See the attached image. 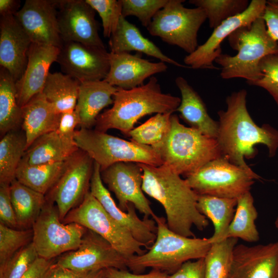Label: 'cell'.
I'll use <instances>...</instances> for the list:
<instances>
[{"label":"cell","mask_w":278,"mask_h":278,"mask_svg":"<svg viewBox=\"0 0 278 278\" xmlns=\"http://www.w3.org/2000/svg\"><path fill=\"white\" fill-rule=\"evenodd\" d=\"M247 96L246 90L241 89L227 97V110L218 112L216 139L222 155L233 164L253 171L245 159H252L257 155L255 146L258 144L266 146L268 156L274 157L278 150V130L268 124L261 126L256 124L247 108Z\"/></svg>","instance_id":"obj_1"},{"label":"cell","mask_w":278,"mask_h":278,"mask_svg":"<svg viewBox=\"0 0 278 278\" xmlns=\"http://www.w3.org/2000/svg\"><path fill=\"white\" fill-rule=\"evenodd\" d=\"M143 170L142 190L164 207L166 224L179 235L195 237L192 227L203 231L208 219L198 210V195L185 179L164 165L154 166L138 163Z\"/></svg>","instance_id":"obj_2"},{"label":"cell","mask_w":278,"mask_h":278,"mask_svg":"<svg viewBox=\"0 0 278 278\" xmlns=\"http://www.w3.org/2000/svg\"><path fill=\"white\" fill-rule=\"evenodd\" d=\"M181 98L163 93L158 79L152 76L145 84L125 90L118 88L112 106L97 117L95 129H115L127 135L142 117L153 113H173Z\"/></svg>","instance_id":"obj_3"},{"label":"cell","mask_w":278,"mask_h":278,"mask_svg":"<svg viewBox=\"0 0 278 278\" xmlns=\"http://www.w3.org/2000/svg\"><path fill=\"white\" fill-rule=\"evenodd\" d=\"M231 48L237 50L234 56L221 54L215 62L221 66L222 79H245L250 83L259 79V67L265 56L278 53V43L268 33L262 16L249 25L236 29L228 38Z\"/></svg>","instance_id":"obj_4"},{"label":"cell","mask_w":278,"mask_h":278,"mask_svg":"<svg viewBox=\"0 0 278 278\" xmlns=\"http://www.w3.org/2000/svg\"><path fill=\"white\" fill-rule=\"evenodd\" d=\"M157 225V237L149 250L127 260L133 273L141 274L146 268L165 272H176L185 262L204 258L211 243L209 238L185 237L171 231L164 217L153 219Z\"/></svg>","instance_id":"obj_5"},{"label":"cell","mask_w":278,"mask_h":278,"mask_svg":"<svg viewBox=\"0 0 278 278\" xmlns=\"http://www.w3.org/2000/svg\"><path fill=\"white\" fill-rule=\"evenodd\" d=\"M157 152L165 165L185 177L222 155L215 138L182 124L177 115L171 116V128L165 142Z\"/></svg>","instance_id":"obj_6"},{"label":"cell","mask_w":278,"mask_h":278,"mask_svg":"<svg viewBox=\"0 0 278 278\" xmlns=\"http://www.w3.org/2000/svg\"><path fill=\"white\" fill-rule=\"evenodd\" d=\"M74 140L77 147L97 163L100 170L120 162L163 165L159 153L153 148L128 141L96 129L76 130Z\"/></svg>","instance_id":"obj_7"},{"label":"cell","mask_w":278,"mask_h":278,"mask_svg":"<svg viewBox=\"0 0 278 278\" xmlns=\"http://www.w3.org/2000/svg\"><path fill=\"white\" fill-rule=\"evenodd\" d=\"M187 185L199 195L238 199L250 191L255 180L262 178L231 163L221 155L185 177Z\"/></svg>","instance_id":"obj_8"},{"label":"cell","mask_w":278,"mask_h":278,"mask_svg":"<svg viewBox=\"0 0 278 278\" xmlns=\"http://www.w3.org/2000/svg\"><path fill=\"white\" fill-rule=\"evenodd\" d=\"M62 222L76 223L97 233L108 241L127 260L142 255L146 246L115 220L89 192L82 202L66 215Z\"/></svg>","instance_id":"obj_9"},{"label":"cell","mask_w":278,"mask_h":278,"mask_svg":"<svg viewBox=\"0 0 278 278\" xmlns=\"http://www.w3.org/2000/svg\"><path fill=\"white\" fill-rule=\"evenodd\" d=\"M183 0H168L147 28L152 36L190 54L198 47V32L207 20L203 9L185 7Z\"/></svg>","instance_id":"obj_10"},{"label":"cell","mask_w":278,"mask_h":278,"mask_svg":"<svg viewBox=\"0 0 278 278\" xmlns=\"http://www.w3.org/2000/svg\"><path fill=\"white\" fill-rule=\"evenodd\" d=\"M32 229L38 256L47 260L77 249L87 230L76 223L61 221L57 206L47 199Z\"/></svg>","instance_id":"obj_11"},{"label":"cell","mask_w":278,"mask_h":278,"mask_svg":"<svg viewBox=\"0 0 278 278\" xmlns=\"http://www.w3.org/2000/svg\"><path fill=\"white\" fill-rule=\"evenodd\" d=\"M94 166L93 160L79 149L65 161L62 175L46 196L57 206L61 221L90 192Z\"/></svg>","instance_id":"obj_12"},{"label":"cell","mask_w":278,"mask_h":278,"mask_svg":"<svg viewBox=\"0 0 278 278\" xmlns=\"http://www.w3.org/2000/svg\"><path fill=\"white\" fill-rule=\"evenodd\" d=\"M55 263L85 272L109 268L127 269V259L100 235L88 229L79 247L60 256Z\"/></svg>","instance_id":"obj_13"},{"label":"cell","mask_w":278,"mask_h":278,"mask_svg":"<svg viewBox=\"0 0 278 278\" xmlns=\"http://www.w3.org/2000/svg\"><path fill=\"white\" fill-rule=\"evenodd\" d=\"M100 175L103 183L115 194L120 210L127 212L131 203L144 217H156L142 190L143 172L138 163L118 162L100 170Z\"/></svg>","instance_id":"obj_14"},{"label":"cell","mask_w":278,"mask_h":278,"mask_svg":"<svg viewBox=\"0 0 278 278\" xmlns=\"http://www.w3.org/2000/svg\"><path fill=\"white\" fill-rule=\"evenodd\" d=\"M57 62L63 73L80 83L103 80L109 71V52L103 48L63 42Z\"/></svg>","instance_id":"obj_15"},{"label":"cell","mask_w":278,"mask_h":278,"mask_svg":"<svg viewBox=\"0 0 278 278\" xmlns=\"http://www.w3.org/2000/svg\"><path fill=\"white\" fill-rule=\"evenodd\" d=\"M59 29L63 42L106 48L99 33L95 11L85 0L57 1Z\"/></svg>","instance_id":"obj_16"},{"label":"cell","mask_w":278,"mask_h":278,"mask_svg":"<svg viewBox=\"0 0 278 278\" xmlns=\"http://www.w3.org/2000/svg\"><path fill=\"white\" fill-rule=\"evenodd\" d=\"M267 1L252 0L242 13L231 17L214 29L207 40L199 45L192 53L184 58V63L193 68H215L213 65L216 59L222 54L221 43L236 29L252 24L262 16Z\"/></svg>","instance_id":"obj_17"},{"label":"cell","mask_w":278,"mask_h":278,"mask_svg":"<svg viewBox=\"0 0 278 278\" xmlns=\"http://www.w3.org/2000/svg\"><path fill=\"white\" fill-rule=\"evenodd\" d=\"M57 1L26 0L15 14L32 43L60 48Z\"/></svg>","instance_id":"obj_18"},{"label":"cell","mask_w":278,"mask_h":278,"mask_svg":"<svg viewBox=\"0 0 278 278\" xmlns=\"http://www.w3.org/2000/svg\"><path fill=\"white\" fill-rule=\"evenodd\" d=\"M90 193L99 202L106 211L117 222L127 229L134 238L147 249L155 241L157 225L153 219H140L134 206L130 203L127 212L120 210L113 199L109 190L105 186L100 175L99 165L94 162L90 183Z\"/></svg>","instance_id":"obj_19"},{"label":"cell","mask_w":278,"mask_h":278,"mask_svg":"<svg viewBox=\"0 0 278 278\" xmlns=\"http://www.w3.org/2000/svg\"><path fill=\"white\" fill-rule=\"evenodd\" d=\"M228 278H278V241L237 244Z\"/></svg>","instance_id":"obj_20"},{"label":"cell","mask_w":278,"mask_h":278,"mask_svg":"<svg viewBox=\"0 0 278 278\" xmlns=\"http://www.w3.org/2000/svg\"><path fill=\"white\" fill-rule=\"evenodd\" d=\"M110 67L103 80L119 89L129 90L140 86L154 75L166 71L168 67L162 61L153 62L138 54L109 52Z\"/></svg>","instance_id":"obj_21"},{"label":"cell","mask_w":278,"mask_h":278,"mask_svg":"<svg viewBox=\"0 0 278 278\" xmlns=\"http://www.w3.org/2000/svg\"><path fill=\"white\" fill-rule=\"evenodd\" d=\"M60 48L32 43L27 55L26 68L15 82L17 99L22 108L36 95L41 93L49 74V68L57 62Z\"/></svg>","instance_id":"obj_22"},{"label":"cell","mask_w":278,"mask_h":278,"mask_svg":"<svg viewBox=\"0 0 278 278\" xmlns=\"http://www.w3.org/2000/svg\"><path fill=\"white\" fill-rule=\"evenodd\" d=\"M32 42L14 15L1 16L0 65L16 82L23 75Z\"/></svg>","instance_id":"obj_23"},{"label":"cell","mask_w":278,"mask_h":278,"mask_svg":"<svg viewBox=\"0 0 278 278\" xmlns=\"http://www.w3.org/2000/svg\"><path fill=\"white\" fill-rule=\"evenodd\" d=\"M117 89L103 80L80 83L75 108L79 115L80 128L92 129L95 126L100 112L113 104Z\"/></svg>","instance_id":"obj_24"},{"label":"cell","mask_w":278,"mask_h":278,"mask_svg":"<svg viewBox=\"0 0 278 278\" xmlns=\"http://www.w3.org/2000/svg\"><path fill=\"white\" fill-rule=\"evenodd\" d=\"M59 117L60 113L42 93L24 106L21 127L26 137L27 149L41 136L56 130Z\"/></svg>","instance_id":"obj_25"},{"label":"cell","mask_w":278,"mask_h":278,"mask_svg":"<svg viewBox=\"0 0 278 278\" xmlns=\"http://www.w3.org/2000/svg\"><path fill=\"white\" fill-rule=\"evenodd\" d=\"M110 53H129L135 51L158 59L178 67H187L168 56L152 41L145 38L140 29L129 22L125 18L121 16L115 31L109 41Z\"/></svg>","instance_id":"obj_26"},{"label":"cell","mask_w":278,"mask_h":278,"mask_svg":"<svg viewBox=\"0 0 278 278\" xmlns=\"http://www.w3.org/2000/svg\"><path fill=\"white\" fill-rule=\"evenodd\" d=\"M175 83L181 95L180 104L176 110L180 117L191 127L216 138L218 121L210 116L202 98L183 77H177Z\"/></svg>","instance_id":"obj_27"},{"label":"cell","mask_w":278,"mask_h":278,"mask_svg":"<svg viewBox=\"0 0 278 278\" xmlns=\"http://www.w3.org/2000/svg\"><path fill=\"white\" fill-rule=\"evenodd\" d=\"M78 149L75 141L65 138L55 130L35 140L27 149L23 159L30 165L65 162Z\"/></svg>","instance_id":"obj_28"},{"label":"cell","mask_w":278,"mask_h":278,"mask_svg":"<svg viewBox=\"0 0 278 278\" xmlns=\"http://www.w3.org/2000/svg\"><path fill=\"white\" fill-rule=\"evenodd\" d=\"M237 202V199L198 195V210L213 224L214 233L208 238L211 243L225 238L227 230L234 216Z\"/></svg>","instance_id":"obj_29"},{"label":"cell","mask_w":278,"mask_h":278,"mask_svg":"<svg viewBox=\"0 0 278 278\" xmlns=\"http://www.w3.org/2000/svg\"><path fill=\"white\" fill-rule=\"evenodd\" d=\"M10 192L18 229H32L46 202L45 195L16 179L10 185Z\"/></svg>","instance_id":"obj_30"},{"label":"cell","mask_w":278,"mask_h":278,"mask_svg":"<svg viewBox=\"0 0 278 278\" xmlns=\"http://www.w3.org/2000/svg\"><path fill=\"white\" fill-rule=\"evenodd\" d=\"M80 82L61 72L49 73L42 94L58 113L75 110Z\"/></svg>","instance_id":"obj_31"},{"label":"cell","mask_w":278,"mask_h":278,"mask_svg":"<svg viewBox=\"0 0 278 278\" xmlns=\"http://www.w3.org/2000/svg\"><path fill=\"white\" fill-rule=\"evenodd\" d=\"M65 162L30 165L22 159L15 179L24 185L44 195L57 182L64 169Z\"/></svg>","instance_id":"obj_32"},{"label":"cell","mask_w":278,"mask_h":278,"mask_svg":"<svg viewBox=\"0 0 278 278\" xmlns=\"http://www.w3.org/2000/svg\"><path fill=\"white\" fill-rule=\"evenodd\" d=\"M22 108L18 102L15 81L5 68L0 71V133L1 136L19 130Z\"/></svg>","instance_id":"obj_33"},{"label":"cell","mask_w":278,"mask_h":278,"mask_svg":"<svg viewBox=\"0 0 278 278\" xmlns=\"http://www.w3.org/2000/svg\"><path fill=\"white\" fill-rule=\"evenodd\" d=\"M257 216L253 197L250 191L248 192L237 199L234 216L227 230L225 238L241 239L248 242L258 241L259 233L255 224Z\"/></svg>","instance_id":"obj_34"},{"label":"cell","mask_w":278,"mask_h":278,"mask_svg":"<svg viewBox=\"0 0 278 278\" xmlns=\"http://www.w3.org/2000/svg\"><path fill=\"white\" fill-rule=\"evenodd\" d=\"M27 150L24 132L11 131L0 141V184L10 185L15 180L19 166Z\"/></svg>","instance_id":"obj_35"},{"label":"cell","mask_w":278,"mask_h":278,"mask_svg":"<svg viewBox=\"0 0 278 278\" xmlns=\"http://www.w3.org/2000/svg\"><path fill=\"white\" fill-rule=\"evenodd\" d=\"M173 113H158L133 128L127 134L131 141L150 146L157 151L165 142L171 128Z\"/></svg>","instance_id":"obj_36"},{"label":"cell","mask_w":278,"mask_h":278,"mask_svg":"<svg viewBox=\"0 0 278 278\" xmlns=\"http://www.w3.org/2000/svg\"><path fill=\"white\" fill-rule=\"evenodd\" d=\"M238 239L227 238L211 243L204 258L206 278H228Z\"/></svg>","instance_id":"obj_37"},{"label":"cell","mask_w":278,"mask_h":278,"mask_svg":"<svg viewBox=\"0 0 278 278\" xmlns=\"http://www.w3.org/2000/svg\"><path fill=\"white\" fill-rule=\"evenodd\" d=\"M188 3L204 10L210 27L214 29L244 12L250 4L248 0H190Z\"/></svg>","instance_id":"obj_38"},{"label":"cell","mask_w":278,"mask_h":278,"mask_svg":"<svg viewBox=\"0 0 278 278\" xmlns=\"http://www.w3.org/2000/svg\"><path fill=\"white\" fill-rule=\"evenodd\" d=\"M32 229H16L0 223V266L32 241Z\"/></svg>","instance_id":"obj_39"},{"label":"cell","mask_w":278,"mask_h":278,"mask_svg":"<svg viewBox=\"0 0 278 278\" xmlns=\"http://www.w3.org/2000/svg\"><path fill=\"white\" fill-rule=\"evenodd\" d=\"M39 257L31 242L0 266V278H21Z\"/></svg>","instance_id":"obj_40"},{"label":"cell","mask_w":278,"mask_h":278,"mask_svg":"<svg viewBox=\"0 0 278 278\" xmlns=\"http://www.w3.org/2000/svg\"><path fill=\"white\" fill-rule=\"evenodd\" d=\"M168 0H121L122 16H134L147 28L158 12L165 7Z\"/></svg>","instance_id":"obj_41"},{"label":"cell","mask_w":278,"mask_h":278,"mask_svg":"<svg viewBox=\"0 0 278 278\" xmlns=\"http://www.w3.org/2000/svg\"><path fill=\"white\" fill-rule=\"evenodd\" d=\"M99 14L102 21L103 34L110 38L115 31L122 16L121 0H85Z\"/></svg>","instance_id":"obj_42"},{"label":"cell","mask_w":278,"mask_h":278,"mask_svg":"<svg viewBox=\"0 0 278 278\" xmlns=\"http://www.w3.org/2000/svg\"><path fill=\"white\" fill-rule=\"evenodd\" d=\"M262 77L250 83L266 90L278 106V53L268 55L259 62Z\"/></svg>","instance_id":"obj_43"},{"label":"cell","mask_w":278,"mask_h":278,"mask_svg":"<svg viewBox=\"0 0 278 278\" xmlns=\"http://www.w3.org/2000/svg\"><path fill=\"white\" fill-rule=\"evenodd\" d=\"M0 223L18 229L16 215L10 197V185L0 184Z\"/></svg>","instance_id":"obj_44"},{"label":"cell","mask_w":278,"mask_h":278,"mask_svg":"<svg viewBox=\"0 0 278 278\" xmlns=\"http://www.w3.org/2000/svg\"><path fill=\"white\" fill-rule=\"evenodd\" d=\"M167 278H206L204 258L185 262Z\"/></svg>","instance_id":"obj_45"},{"label":"cell","mask_w":278,"mask_h":278,"mask_svg":"<svg viewBox=\"0 0 278 278\" xmlns=\"http://www.w3.org/2000/svg\"><path fill=\"white\" fill-rule=\"evenodd\" d=\"M80 122L79 113L75 109L72 111L61 113L56 131L65 138L75 141V129L77 126H79Z\"/></svg>","instance_id":"obj_46"},{"label":"cell","mask_w":278,"mask_h":278,"mask_svg":"<svg viewBox=\"0 0 278 278\" xmlns=\"http://www.w3.org/2000/svg\"><path fill=\"white\" fill-rule=\"evenodd\" d=\"M262 18L267 30L270 36L278 41V0H270L266 2Z\"/></svg>","instance_id":"obj_47"},{"label":"cell","mask_w":278,"mask_h":278,"mask_svg":"<svg viewBox=\"0 0 278 278\" xmlns=\"http://www.w3.org/2000/svg\"><path fill=\"white\" fill-rule=\"evenodd\" d=\"M105 271L107 278H167L168 276L165 272L154 269L146 274H136L114 268H109Z\"/></svg>","instance_id":"obj_48"},{"label":"cell","mask_w":278,"mask_h":278,"mask_svg":"<svg viewBox=\"0 0 278 278\" xmlns=\"http://www.w3.org/2000/svg\"><path fill=\"white\" fill-rule=\"evenodd\" d=\"M53 263V260H47L39 257L21 278H45L48 270Z\"/></svg>","instance_id":"obj_49"},{"label":"cell","mask_w":278,"mask_h":278,"mask_svg":"<svg viewBox=\"0 0 278 278\" xmlns=\"http://www.w3.org/2000/svg\"><path fill=\"white\" fill-rule=\"evenodd\" d=\"M88 273L61 267L54 263L45 278H83Z\"/></svg>","instance_id":"obj_50"},{"label":"cell","mask_w":278,"mask_h":278,"mask_svg":"<svg viewBox=\"0 0 278 278\" xmlns=\"http://www.w3.org/2000/svg\"><path fill=\"white\" fill-rule=\"evenodd\" d=\"M20 2L15 0H0L1 16L15 15L19 11Z\"/></svg>","instance_id":"obj_51"},{"label":"cell","mask_w":278,"mask_h":278,"mask_svg":"<svg viewBox=\"0 0 278 278\" xmlns=\"http://www.w3.org/2000/svg\"><path fill=\"white\" fill-rule=\"evenodd\" d=\"M83 278H107L105 269L89 272Z\"/></svg>","instance_id":"obj_52"},{"label":"cell","mask_w":278,"mask_h":278,"mask_svg":"<svg viewBox=\"0 0 278 278\" xmlns=\"http://www.w3.org/2000/svg\"><path fill=\"white\" fill-rule=\"evenodd\" d=\"M275 227L278 230V215L276 216L275 220L274 221Z\"/></svg>","instance_id":"obj_53"}]
</instances>
